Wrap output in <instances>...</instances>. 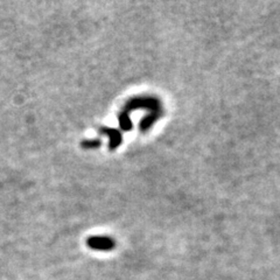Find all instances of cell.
Here are the masks:
<instances>
[{
    "instance_id": "obj_1",
    "label": "cell",
    "mask_w": 280,
    "mask_h": 280,
    "mask_svg": "<svg viewBox=\"0 0 280 280\" xmlns=\"http://www.w3.org/2000/svg\"><path fill=\"white\" fill-rule=\"evenodd\" d=\"M88 245L94 250L109 251L115 247V241L109 237H90L88 239Z\"/></svg>"
},
{
    "instance_id": "obj_2",
    "label": "cell",
    "mask_w": 280,
    "mask_h": 280,
    "mask_svg": "<svg viewBox=\"0 0 280 280\" xmlns=\"http://www.w3.org/2000/svg\"><path fill=\"white\" fill-rule=\"evenodd\" d=\"M102 132H104V133H107L110 135V149L114 150L117 147L118 145H121L122 140H123V137H122V133L117 130H110V129H102L101 130Z\"/></svg>"
},
{
    "instance_id": "obj_3",
    "label": "cell",
    "mask_w": 280,
    "mask_h": 280,
    "mask_svg": "<svg viewBox=\"0 0 280 280\" xmlns=\"http://www.w3.org/2000/svg\"><path fill=\"white\" fill-rule=\"evenodd\" d=\"M119 119H121V126L123 130H130L132 127V124H131V121H130V117L127 114H123L121 115V117H119Z\"/></svg>"
},
{
    "instance_id": "obj_4",
    "label": "cell",
    "mask_w": 280,
    "mask_h": 280,
    "mask_svg": "<svg viewBox=\"0 0 280 280\" xmlns=\"http://www.w3.org/2000/svg\"><path fill=\"white\" fill-rule=\"evenodd\" d=\"M99 145H101V142L99 140H86V142L82 143V146L83 147H87V149H93V147H98Z\"/></svg>"
}]
</instances>
